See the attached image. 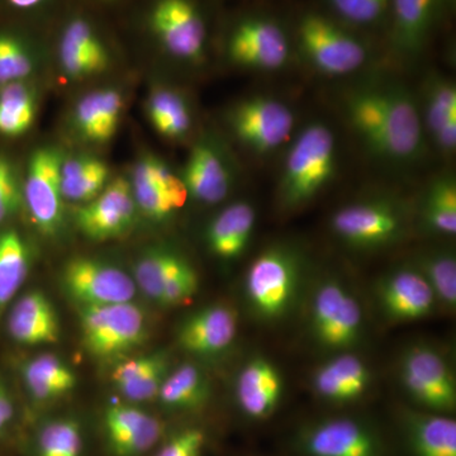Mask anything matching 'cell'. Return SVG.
<instances>
[{
  "label": "cell",
  "mask_w": 456,
  "mask_h": 456,
  "mask_svg": "<svg viewBox=\"0 0 456 456\" xmlns=\"http://www.w3.org/2000/svg\"><path fill=\"white\" fill-rule=\"evenodd\" d=\"M183 255L167 248H151L141 255L134 264V284L151 301L160 303L164 287L175 270Z\"/></svg>",
  "instance_id": "74e56055"
},
{
  "label": "cell",
  "mask_w": 456,
  "mask_h": 456,
  "mask_svg": "<svg viewBox=\"0 0 456 456\" xmlns=\"http://www.w3.org/2000/svg\"><path fill=\"white\" fill-rule=\"evenodd\" d=\"M311 325L318 344L326 349L350 350L362 338L360 303L340 281H327L314 294Z\"/></svg>",
  "instance_id": "8fae6325"
},
{
  "label": "cell",
  "mask_w": 456,
  "mask_h": 456,
  "mask_svg": "<svg viewBox=\"0 0 456 456\" xmlns=\"http://www.w3.org/2000/svg\"><path fill=\"white\" fill-rule=\"evenodd\" d=\"M130 183L137 209L155 222L169 220L189 198L179 174L156 155L141 156L134 164Z\"/></svg>",
  "instance_id": "9a60e30c"
},
{
  "label": "cell",
  "mask_w": 456,
  "mask_h": 456,
  "mask_svg": "<svg viewBox=\"0 0 456 456\" xmlns=\"http://www.w3.org/2000/svg\"><path fill=\"white\" fill-rule=\"evenodd\" d=\"M305 448L311 456H380L374 435L347 419H329L312 428L305 435Z\"/></svg>",
  "instance_id": "cb8c5ba5"
},
{
  "label": "cell",
  "mask_w": 456,
  "mask_h": 456,
  "mask_svg": "<svg viewBox=\"0 0 456 456\" xmlns=\"http://www.w3.org/2000/svg\"><path fill=\"white\" fill-rule=\"evenodd\" d=\"M110 167L98 156H66L61 164V191L65 200L86 204L110 183Z\"/></svg>",
  "instance_id": "f546056e"
},
{
  "label": "cell",
  "mask_w": 456,
  "mask_h": 456,
  "mask_svg": "<svg viewBox=\"0 0 456 456\" xmlns=\"http://www.w3.org/2000/svg\"><path fill=\"white\" fill-rule=\"evenodd\" d=\"M8 334L23 346H41L60 340V320L49 297L41 290L23 294L9 310Z\"/></svg>",
  "instance_id": "7402d4cb"
},
{
  "label": "cell",
  "mask_w": 456,
  "mask_h": 456,
  "mask_svg": "<svg viewBox=\"0 0 456 456\" xmlns=\"http://www.w3.org/2000/svg\"><path fill=\"white\" fill-rule=\"evenodd\" d=\"M211 395L208 378L197 365L185 362L167 374L158 398L165 407L176 411L198 410Z\"/></svg>",
  "instance_id": "e575fe53"
},
{
  "label": "cell",
  "mask_w": 456,
  "mask_h": 456,
  "mask_svg": "<svg viewBox=\"0 0 456 456\" xmlns=\"http://www.w3.org/2000/svg\"><path fill=\"white\" fill-rule=\"evenodd\" d=\"M236 140L254 155L270 156L292 141L296 116L292 108L272 95H251L228 113Z\"/></svg>",
  "instance_id": "5b68a950"
},
{
  "label": "cell",
  "mask_w": 456,
  "mask_h": 456,
  "mask_svg": "<svg viewBox=\"0 0 456 456\" xmlns=\"http://www.w3.org/2000/svg\"><path fill=\"white\" fill-rule=\"evenodd\" d=\"M426 137L441 155L450 158L456 150V88L449 77L431 75L426 80L422 106L419 103Z\"/></svg>",
  "instance_id": "44dd1931"
},
{
  "label": "cell",
  "mask_w": 456,
  "mask_h": 456,
  "mask_svg": "<svg viewBox=\"0 0 456 456\" xmlns=\"http://www.w3.org/2000/svg\"><path fill=\"white\" fill-rule=\"evenodd\" d=\"M12 9L16 11H32L40 8L47 0H4Z\"/></svg>",
  "instance_id": "7dc6e473"
},
{
  "label": "cell",
  "mask_w": 456,
  "mask_h": 456,
  "mask_svg": "<svg viewBox=\"0 0 456 456\" xmlns=\"http://www.w3.org/2000/svg\"><path fill=\"white\" fill-rule=\"evenodd\" d=\"M108 444L116 456L145 454L163 436L160 419L139 407L112 403L104 412Z\"/></svg>",
  "instance_id": "ac0fdd59"
},
{
  "label": "cell",
  "mask_w": 456,
  "mask_h": 456,
  "mask_svg": "<svg viewBox=\"0 0 456 456\" xmlns=\"http://www.w3.org/2000/svg\"><path fill=\"white\" fill-rule=\"evenodd\" d=\"M179 175L189 198L206 206L226 200L235 184V167L226 147L209 134L191 147Z\"/></svg>",
  "instance_id": "4fadbf2b"
},
{
  "label": "cell",
  "mask_w": 456,
  "mask_h": 456,
  "mask_svg": "<svg viewBox=\"0 0 456 456\" xmlns=\"http://www.w3.org/2000/svg\"><path fill=\"white\" fill-rule=\"evenodd\" d=\"M38 112V93L29 80L0 86V134L9 139L31 130Z\"/></svg>",
  "instance_id": "836d02e7"
},
{
  "label": "cell",
  "mask_w": 456,
  "mask_h": 456,
  "mask_svg": "<svg viewBox=\"0 0 456 456\" xmlns=\"http://www.w3.org/2000/svg\"><path fill=\"white\" fill-rule=\"evenodd\" d=\"M36 69L32 47L16 33L0 31V86L28 80Z\"/></svg>",
  "instance_id": "ab89813d"
},
{
  "label": "cell",
  "mask_w": 456,
  "mask_h": 456,
  "mask_svg": "<svg viewBox=\"0 0 456 456\" xmlns=\"http://www.w3.org/2000/svg\"><path fill=\"white\" fill-rule=\"evenodd\" d=\"M61 283L66 294L80 307L132 302L136 293L134 279L94 257L69 260L62 270Z\"/></svg>",
  "instance_id": "7c38bea8"
},
{
  "label": "cell",
  "mask_w": 456,
  "mask_h": 456,
  "mask_svg": "<svg viewBox=\"0 0 456 456\" xmlns=\"http://www.w3.org/2000/svg\"><path fill=\"white\" fill-rule=\"evenodd\" d=\"M198 288H200V278L196 269L185 257H183L179 265L167 279L159 305L167 308L187 305L196 296Z\"/></svg>",
  "instance_id": "b9f144b4"
},
{
  "label": "cell",
  "mask_w": 456,
  "mask_h": 456,
  "mask_svg": "<svg viewBox=\"0 0 456 456\" xmlns=\"http://www.w3.org/2000/svg\"><path fill=\"white\" fill-rule=\"evenodd\" d=\"M27 391L38 401H53L73 392L77 384L73 369L55 355L45 354L22 365Z\"/></svg>",
  "instance_id": "d6a6232c"
},
{
  "label": "cell",
  "mask_w": 456,
  "mask_h": 456,
  "mask_svg": "<svg viewBox=\"0 0 456 456\" xmlns=\"http://www.w3.org/2000/svg\"><path fill=\"white\" fill-rule=\"evenodd\" d=\"M83 346L97 359L130 353L149 336L145 314L132 302L80 307Z\"/></svg>",
  "instance_id": "8992f818"
},
{
  "label": "cell",
  "mask_w": 456,
  "mask_h": 456,
  "mask_svg": "<svg viewBox=\"0 0 456 456\" xmlns=\"http://www.w3.org/2000/svg\"><path fill=\"white\" fill-rule=\"evenodd\" d=\"M338 173L334 131L326 123H308L292 139L285 155L279 202L288 211L298 209L320 196Z\"/></svg>",
  "instance_id": "7a4b0ae2"
},
{
  "label": "cell",
  "mask_w": 456,
  "mask_h": 456,
  "mask_svg": "<svg viewBox=\"0 0 456 456\" xmlns=\"http://www.w3.org/2000/svg\"><path fill=\"white\" fill-rule=\"evenodd\" d=\"M402 384L417 403L448 413L455 410V377L439 351L416 345L404 351L399 365Z\"/></svg>",
  "instance_id": "9c48e42d"
},
{
  "label": "cell",
  "mask_w": 456,
  "mask_h": 456,
  "mask_svg": "<svg viewBox=\"0 0 456 456\" xmlns=\"http://www.w3.org/2000/svg\"><path fill=\"white\" fill-rule=\"evenodd\" d=\"M351 130L374 158L412 165L428 149L419 102L402 84L374 82L351 89L344 98Z\"/></svg>",
  "instance_id": "6da1fadb"
},
{
  "label": "cell",
  "mask_w": 456,
  "mask_h": 456,
  "mask_svg": "<svg viewBox=\"0 0 456 456\" xmlns=\"http://www.w3.org/2000/svg\"><path fill=\"white\" fill-rule=\"evenodd\" d=\"M302 53L312 68L327 77H345L360 70L368 60L367 47L329 18L308 13L298 26Z\"/></svg>",
  "instance_id": "52a82bcc"
},
{
  "label": "cell",
  "mask_w": 456,
  "mask_h": 456,
  "mask_svg": "<svg viewBox=\"0 0 456 456\" xmlns=\"http://www.w3.org/2000/svg\"><path fill=\"white\" fill-rule=\"evenodd\" d=\"M62 71L70 79H86L104 73L110 55L101 35L86 18H73L65 26L59 44Z\"/></svg>",
  "instance_id": "d6986e66"
},
{
  "label": "cell",
  "mask_w": 456,
  "mask_h": 456,
  "mask_svg": "<svg viewBox=\"0 0 456 456\" xmlns=\"http://www.w3.org/2000/svg\"><path fill=\"white\" fill-rule=\"evenodd\" d=\"M391 0H330L332 7L347 22L371 25L386 13Z\"/></svg>",
  "instance_id": "ee69618b"
},
{
  "label": "cell",
  "mask_w": 456,
  "mask_h": 456,
  "mask_svg": "<svg viewBox=\"0 0 456 456\" xmlns=\"http://www.w3.org/2000/svg\"><path fill=\"white\" fill-rule=\"evenodd\" d=\"M379 299L386 316L397 322L430 316L436 305L430 285L417 268H401L387 275Z\"/></svg>",
  "instance_id": "ffe728a7"
},
{
  "label": "cell",
  "mask_w": 456,
  "mask_h": 456,
  "mask_svg": "<svg viewBox=\"0 0 456 456\" xmlns=\"http://www.w3.org/2000/svg\"><path fill=\"white\" fill-rule=\"evenodd\" d=\"M256 224V211L251 203L239 200L222 209L207 228V244L216 256L233 260L250 244Z\"/></svg>",
  "instance_id": "484cf974"
},
{
  "label": "cell",
  "mask_w": 456,
  "mask_h": 456,
  "mask_svg": "<svg viewBox=\"0 0 456 456\" xmlns=\"http://www.w3.org/2000/svg\"><path fill=\"white\" fill-rule=\"evenodd\" d=\"M139 212L130 180L116 178L108 183L99 196L82 204L75 213L80 232L93 241L118 239L134 227Z\"/></svg>",
  "instance_id": "2e32d148"
},
{
  "label": "cell",
  "mask_w": 456,
  "mask_h": 456,
  "mask_svg": "<svg viewBox=\"0 0 456 456\" xmlns=\"http://www.w3.org/2000/svg\"><path fill=\"white\" fill-rule=\"evenodd\" d=\"M281 395L283 378L274 362L264 356L246 362L236 383L237 402L246 416L261 419L272 415Z\"/></svg>",
  "instance_id": "603a6c76"
},
{
  "label": "cell",
  "mask_w": 456,
  "mask_h": 456,
  "mask_svg": "<svg viewBox=\"0 0 456 456\" xmlns=\"http://www.w3.org/2000/svg\"><path fill=\"white\" fill-rule=\"evenodd\" d=\"M65 154L60 147L44 145L33 150L23 182V203L33 224L46 237L56 236L64 222L61 164Z\"/></svg>",
  "instance_id": "ba28073f"
},
{
  "label": "cell",
  "mask_w": 456,
  "mask_h": 456,
  "mask_svg": "<svg viewBox=\"0 0 456 456\" xmlns=\"http://www.w3.org/2000/svg\"><path fill=\"white\" fill-rule=\"evenodd\" d=\"M239 330L237 312L227 305L200 308L183 321L178 342L183 350L197 356H216L232 345Z\"/></svg>",
  "instance_id": "e0dca14e"
},
{
  "label": "cell",
  "mask_w": 456,
  "mask_h": 456,
  "mask_svg": "<svg viewBox=\"0 0 456 456\" xmlns=\"http://www.w3.org/2000/svg\"><path fill=\"white\" fill-rule=\"evenodd\" d=\"M419 270L430 285L436 303L448 311L456 307V260L452 251H431L419 261Z\"/></svg>",
  "instance_id": "f35d334b"
},
{
  "label": "cell",
  "mask_w": 456,
  "mask_h": 456,
  "mask_svg": "<svg viewBox=\"0 0 456 456\" xmlns=\"http://www.w3.org/2000/svg\"><path fill=\"white\" fill-rule=\"evenodd\" d=\"M23 203V183L16 165L5 155H0V226L13 217Z\"/></svg>",
  "instance_id": "7bdbcfd3"
},
{
  "label": "cell",
  "mask_w": 456,
  "mask_h": 456,
  "mask_svg": "<svg viewBox=\"0 0 456 456\" xmlns=\"http://www.w3.org/2000/svg\"><path fill=\"white\" fill-rule=\"evenodd\" d=\"M371 373L368 365L353 354H342L317 369L314 375V388L327 401H356L370 387Z\"/></svg>",
  "instance_id": "4316f807"
},
{
  "label": "cell",
  "mask_w": 456,
  "mask_h": 456,
  "mask_svg": "<svg viewBox=\"0 0 456 456\" xmlns=\"http://www.w3.org/2000/svg\"><path fill=\"white\" fill-rule=\"evenodd\" d=\"M407 228L406 209L389 198L347 204L331 218L334 235L358 250H375L395 244L406 235Z\"/></svg>",
  "instance_id": "277c9868"
},
{
  "label": "cell",
  "mask_w": 456,
  "mask_h": 456,
  "mask_svg": "<svg viewBox=\"0 0 456 456\" xmlns=\"http://www.w3.org/2000/svg\"><path fill=\"white\" fill-rule=\"evenodd\" d=\"M82 448V430L75 419L51 422L38 437V456H80Z\"/></svg>",
  "instance_id": "60d3db41"
},
{
  "label": "cell",
  "mask_w": 456,
  "mask_h": 456,
  "mask_svg": "<svg viewBox=\"0 0 456 456\" xmlns=\"http://www.w3.org/2000/svg\"><path fill=\"white\" fill-rule=\"evenodd\" d=\"M231 61L248 70L278 71L289 61L290 46L281 26L269 18L242 20L228 38Z\"/></svg>",
  "instance_id": "5bb4252c"
},
{
  "label": "cell",
  "mask_w": 456,
  "mask_h": 456,
  "mask_svg": "<svg viewBox=\"0 0 456 456\" xmlns=\"http://www.w3.org/2000/svg\"><path fill=\"white\" fill-rule=\"evenodd\" d=\"M437 0H393V42L399 55L415 57L424 50Z\"/></svg>",
  "instance_id": "f1b7e54d"
},
{
  "label": "cell",
  "mask_w": 456,
  "mask_h": 456,
  "mask_svg": "<svg viewBox=\"0 0 456 456\" xmlns=\"http://www.w3.org/2000/svg\"><path fill=\"white\" fill-rule=\"evenodd\" d=\"M301 275V259L287 245L261 251L248 266L245 292L251 310L260 320L278 321L292 308Z\"/></svg>",
  "instance_id": "3957f363"
},
{
  "label": "cell",
  "mask_w": 456,
  "mask_h": 456,
  "mask_svg": "<svg viewBox=\"0 0 456 456\" xmlns=\"http://www.w3.org/2000/svg\"><path fill=\"white\" fill-rule=\"evenodd\" d=\"M122 113L123 97L119 90H95L84 95L75 106L74 130L86 142L104 145L116 136Z\"/></svg>",
  "instance_id": "d4e9b609"
},
{
  "label": "cell",
  "mask_w": 456,
  "mask_h": 456,
  "mask_svg": "<svg viewBox=\"0 0 456 456\" xmlns=\"http://www.w3.org/2000/svg\"><path fill=\"white\" fill-rule=\"evenodd\" d=\"M170 359L165 351L125 360L112 374L114 387L132 402L158 398L169 371Z\"/></svg>",
  "instance_id": "83f0119b"
},
{
  "label": "cell",
  "mask_w": 456,
  "mask_h": 456,
  "mask_svg": "<svg viewBox=\"0 0 456 456\" xmlns=\"http://www.w3.org/2000/svg\"><path fill=\"white\" fill-rule=\"evenodd\" d=\"M422 221L432 233H456V182L452 174L436 176L426 189L422 202Z\"/></svg>",
  "instance_id": "d590c367"
},
{
  "label": "cell",
  "mask_w": 456,
  "mask_h": 456,
  "mask_svg": "<svg viewBox=\"0 0 456 456\" xmlns=\"http://www.w3.org/2000/svg\"><path fill=\"white\" fill-rule=\"evenodd\" d=\"M146 114L154 130L171 141L184 140L193 126L188 99L173 88L159 86L150 93Z\"/></svg>",
  "instance_id": "1f68e13d"
},
{
  "label": "cell",
  "mask_w": 456,
  "mask_h": 456,
  "mask_svg": "<svg viewBox=\"0 0 456 456\" xmlns=\"http://www.w3.org/2000/svg\"><path fill=\"white\" fill-rule=\"evenodd\" d=\"M417 456H456V422L450 417L415 416L410 424Z\"/></svg>",
  "instance_id": "8d00e7d4"
},
{
  "label": "cell",
  "mask_w": 456,
  "mask_h": 456,
  "mask_svg": "<svg viewBox=\"0 0 456 456\" xmlns=\"http://www.w3.org/2000/svg\"><path fill=\"white\" fill-rule=\"evenodd\" d=\"M14 415L13 402L5 388L4 384L0 380V432L4 431Z\"/></svg>",
  "instance_id": "bcb514c9"
},
{
  "label": "cell",
  "mask_w": 456,
  "mask_h": 456,
  "mask_svg": "<svg viewBox=\"0 0 456 456\" xmlns=\"http://www.w3.org/2000/svg\"><path fill=\"white\" fill-rule=\"evenodd\" d=\"M149 25L156 40L174 59L191 64L202 61L207 28L193 0H156Z\"/></svg>",
  "instance_id": "30bf717a"
},
{
  "label": "cell",
  "mask_w": 456,
  "mask_h": 456,
  "mask_svg": "<svg viewBox=\"0 0 456 456\" xmlns=\"http://www.w3.org/2000/svg\"><path fill=\"white\" fill-rule=\"evenodd\" d=\"M28 242L13 227H0V314L20 292L31 268Z\"/></svg>",
  "instance_id": "4dcf8cb0"
},
{
  "label": "cell",
  "mask_w": 456,
  "mask_h": 456,
  "mask_svg": "<svg viewBox=\"0 0 456 456\" xmlns=\"http://www.w3.org/2000/svg\"><path fill=\"white\" fill-rule=\"evenodd\" d=\"M206 435L200 428L176 432L165 443L156 456H202Z\"/></svg>",
  "instance_id": "f6af8a7d"
}]
</instances>
